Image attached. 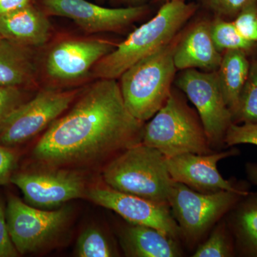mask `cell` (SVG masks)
I'll return each instance as SVG.
<instances>
[{
	"mask_svg": "<svg viewBox=\"0 0 257 257\" xmlns=\"http://www.w3.org/2000/svg\"><path fill=\"white\" fill-rule=\"evenodd\" d=\"M145 124L128 111L116 79H96L47 128L32 157L57 168L112 160L142 143Z\"/></svg>",
	"mask_w": 257,
	"mask_h": 257,
	"instance_id": "6da1fadb",
	"label": "cell"
},
{
	"mask_svg": "<svg viewBox=\"0 0 257 257\" xmlns=\"http://www.w3.org/2000/svg\"><path fill=\"white\" fill-rule=\"evenodd\" d=\"M197 3L172 1L162 5L155 16L130 33L114 50L94 65L96 79H117L144 57L170 43L199 10Z\"/></svg>",
	"mask_w": 257,
	"mask_h": 257,
	"instance_id": "7a4b0ae2",
	"label": "cell"
},
{
	"mask_svg": "<svg viewBox=\"0 0 257 257\" xmlns=\"http://www.w3.org/2000/svg\"><path fill=\"white\" fill-rule=\"evenodd\" d=\"M182 30L170 43L139 60L119 78L125 106L143 122L151 119L170 95L177 72L174 55Z\"/></svg>",
	"mask_w": 257,
	"mask_h": 257,
	"instance_id": "3957f363",
	"label": "cell"
},
{
	"mask_svg": "<svg viewBox=\"0 0 257 257\" xmlns=\"http://www.w3.org/2000/svg\"><path fill=\"white\" fill-rule=\"evenodd\" d=\"M102 177L106 185L115 190L165 204H169L175 182L169 173L166 157L143 143L126 149L109 161Z\"/></svg>",
	"mask_w": 257,
	"mask_h": 257,
	"instance_id": "277c9868",
	"label": "cell"
},
{
	"mask_svg": "<svg viewBox=\"0 0 257 257\" xmlns=\"http://www.w3.org/2000/svg\"><path fill=\"white\" fill-rule=\"evenodd\" d=\"M145 124L142 143L166 158L185 153L208 155L211 148L199 114L179 89L172 88L163 106Z\"/></svg>",
	"mask_w": 257,
	"mask_h": 257,
	"instance_id": "5b68a950",
	"label": "cell"
},
{
	"mask_svg": "<svg viewBox=\"0 0 257 257\" xmlns=\"http://www.w3.org/2000/svg\"><path fill=\"white\" fill-rule=\"evenodd\" d=\"M248 193L245 183L235 190L204 194L174 182L169 205L178 224L180 237L187 244H196Z\"/></svg>",
	"mask_w": 257,
	"mask_h": 257,
	"instance_id": "8992f818",
	"label": "cell"
},
{
	"mask_svg": "<svg viewBox=\"0 0 257 257\" xmlns=\"http://www.w3.org/2000/svg\"><path fill=\"white\" fill-rule=\"evenodd\" d=\"M72 212L68 207L42 209L10 194L6 219L10 236L20 254L38 252L57 241L67 229Z\"/></svg>",
	"mask_w": 257,
	"mask_h": 257,
	"instance_id": "52a82bcc",
	"label": "cell"
},
{
	"mask_svg": "<svg viewBox=\"0 0 257 257\" xmlns=\"http://www.w3.org/2000/svg\"><path fill=\"white\" fill-rule=\"evenodd\" d=\"M78 94L77 90L42 89L7 118L0 128V144L13 149L30 141L67 111Z\"/></svg>",
	"mask_w": 257,
	"mask_h": 257,
	"instance_id": "ba28073f",
	"label": "cell"
},
{
	"mask_svg": "<svg viewBox=\"0 0 257 257\" xmlns=\"http://www.w3.org/2000/svg\"><path fill=\"white\" fill-rule=\"evenodd\" d=\"M175 84L195 106L211 148L221 150L225 146L233 118L223 97L216 72L184 69L175 79Z\"/></svg>",
	"mask_w": 257,
	"mask_h": 257,
	"instance_id": "9c48e42d",
	"label": "cell"
},
{
	"mask_svg": "<svg viewBox=\"0 0 257 257\" xmlns=\"http://www.w3.org/2000/svg\"><path fill=\"white\" fill-rule=\"evenodd\" d=\"M10 183L21 190L27 204L48 210L58 209L72 199L86 197L87 190L82 175L57 167L14 173Z\"/></svg>",
	"mask_w": 257,
	"mask_h": 257,
	"instance_id": "30bf717a",
	"label": "cell"
},
{
	"mask_svg": "<svg viewBox=\"0 0 257 257\" xmlns=\"http://www.w3.org/2000/svg\"><path fill=\"white\" fill-rule=\"evenodd\" d=\"M116 45L99 38H67L55 42L45 57V73L58 84L84 78L94 65L110 53Z\"/></svg>",
	"mask_w": 257,
	"mask_h": 257,
	"instance_id": "8fae6325",
	"label": "cell"
},
{
	"mask_svg": "<svg viewBox=\"0 0 257 257\" xmlns=\"http://www.w3.org/2000/svg\"><path fill=\"white\" fill-rule=\"evenodd\" d=\"M42 10L48 16L70 19L84 32H120L148 15V5L106 8L86 0H41Z\"/></svg>",
	"mask_w": 257,
	"mask_h": 257,
	"instance_id": "7c38bea8",
	"label": "cell"
},
{
	"mask_svg": "<svg viewBox=\"0 0 257 257\" xmlns=\"http://www.w3.org/2000/svg\"><path fill=\"white\" fill-rule=\"evenodd\" d=\"M86 197L114 211L130 224L155 228L178 239L180 231L169 204L152 202L105 186L87 189Z\"/></svg>",
	"mask_w": 257,
	"mask_h": 257,
	"instance_id": "4fadbf2b",
	"label": "cell"
},
{
	"mask_svg": "<svg viewBox=\"0 0 257 257\" xmlns=\"http://www.w3.org/2000/svg\"><path fill=\"white\" fill-rule=\"evenodd\" d=\"M239 150L231 147L226 151L208 155L185 153L166 158L169 173L175 182L184 184L196 192L210 194L224 190H235L243 183L223 178L218 163L224 159L236 156Z\"/></svg>",
	"mask_w": 257,
	"mask_h": 257,
	"instance_id": "5bb4252c",
	"label": "cell"
},
{
	"mask_svg": "<svg viewBox=\"0 0 257 257\" xmlns=\"http://www.w3.org/2000/svg\"><path fill=\"white\" fill-rule=\"evenodd\" d=\"M221 59L222 54L216 50L211 37V19H199L183 29L174 55L177 70L199 69L216 72Z\"/></svg>",
	"mask_w": 257,
	"mask_h": 257,
	"instance_id": "9a60e30c",
	"label": "cell"
},
{
	"mask_svg": "<svg viewBox=\"0 0 257 257\" xmlns=\"http://www.w3.org/2000/svg\"><path fill=\"white\" fill-rule=\"evenodd\" d=\"M0 35L25 46H43L51 35L48 15L30 4L0 15Z\"/></svg>",
	"mask_w": 257,
	"mask_h": 257,
	"instance_id": "2e32d148",
	"label": "cell"
},
{
	"mask_svg": "<svg viewBox=\"0 0 257 257\" xmlns=\"http://www.w3.org/2000/svg\"><path fill=\"white\" fill-rule=\"evenodd\" d=\"M119 239L126 256H182L178 239L150 226L128 223L120 230Z\"/></svg>",
	"mask_w": 257,
	"mask_h": 257,
	"instance_id": "e0dca14e",
	"label": "cell"
},
{
	"mask_svg": "<svg viewBox=\"0 0 257 257\" xmlns=\"http://www.w3.org/2000/svg\"><path fill=\"white\" fill-rule=\"evenodd\" d=\"M37 74L33 47L8 39L0 40V86L27 87L35 83Z\"/></svg>",
	"mask_w": 257,
	"mask_h": 257,
	"instance_id": "ac0fdd59",
	"label": "cell"
},
{
	"mask_svg": "<svg viewBox=\"0 0 257 257\" xmlns=\"http://www.w3.org/2000/svg\"><path fill=\"white\" fill-rule=\"evenodd\" d=\"M236 255L257 257V193L244 196L226 215Z\"/></svg>",
	"mask_w": 257,
	"mask_h": 257,
	"instance_id": "d6986e66",
	"label": "cell"
},
{
	"mask_svg": "<svg viewBox=\"0 0 257 257\" xmlns=\"http://www.w3.org/2000/svg\"><path fill=\"white\" fill-rule=\"evenodd\" d=\"M250 61L251 57L242 51H226L222 54L220 65L216 71L223 97L232 118L247 79Z\"/></svg>",
	"mask_w": 257,
	"mask_h": 257,
	"instance_id": "ffe728a7",
	"label": "cell"
},
{
	"mask_svg": "<svg viewBox=\"0 0 257 257\" xmlns=\"http://www.w3.org/2000/svg\"><path fill=\"white\" fill-rule=\"evenodd\" d=\"M211 33L216 50L221 54L228 50H240L249 57L257 55V45L245 39L233 21L213 16Z\"/></svg>",
	"mask_w": 257,
	"mask_h": 257,
	"instance_id": "44dd1931",
	"label": "cell"
},
{
	"mask_svg": "<svg viewBox=\"0 0 257 257\" xmlns=\"http://www.w3.org/2000/svg\"><path fill=\"white\" fill-rule=\"evenodd\" d=\"M233 123H257V55L251 57L249 72L233 115Z\"/></svg>",
	"mask_w": 257,
	"mask_h": 257,
	"instance_id": "7402d4cb",
	"label": "cell"
},
{
	"mask_svg": "<svg viewBox=\"0 0 257 257\" xmlns=\"http://www.w3.org/2000/svg\"><path fill=\"white\" fill-rule=\"evenodd\" d=\"M236 256L234 239L225 219L213 229L207 240L199 243L192 256L231 257Z\"/></svg>",
	"mask_w": 257,
	"mask_h": 257,
	"instance_id": "603a6c76",
	"label": "cell"
},
{
	"mask_svg": "<svg viewBox=\"0 0 257 257\" xmlns=\"http://www.w3.org/2000/svg\"><path fill=\"white\" fill-rule=\"evenodd\" d=\"M75 254L79 257H111L118 256V252L102 231L89 226L79 235Z\"/></svg>",
	"mask_w": 257,
	"mask_h": 257,
	"instance_id": "cb8c5ba5",
	"label": "cell"
},
{
	"mask_svg": "<svg viewBox=\"0 0 257 257\" xmlns=\"http://www.w3.org/2000/svg\"><path fill=\"white\" fill-rule=\"evenodd\" d=\"M257 0H198L202 6L214 17L233 21L248 4Z\"/></svg>",
	"mask_w": 257,
	"mask_h": 257,
	"instance_id": "d4e9b609",
	"label": "cell"
},
{
	"mask_svg": "<svg viewBox=\"0 0 257 257\" xmlns=\"http://www.w3.org/2000/svg\"><path fill=\"white\" fill-rule=\"evenodd\" d=\"M233 23L245 39L257 45V1L246 5Z\"/></svg>",
	"mask_w": 257,
	"mask_h": 257,
	"instance_id": "484cf974",
	"label": "cell"
},
{
	"mask_svg": "<svg viewBox=\"0 0 257 257\" xmlns=\"http://www.w3.org/2000/svg\"><path fill=\"white\" fill-rule=\"evenodd\" d=\"M224 143L225 147L244 144L257 146V123H232L226 133Z\"/></svg>",
	"mask_w": 257,
	"mask_h": 257,
	"instance_id": "4316f807",
	"label": "cell"
},
{
	"mask_svg": "<svg viewBox=\"0 0 257 257\" xmlns=\"http://www.w3.org/2000/svg\"><path fill=\"white\" fill-rule=\"evenodd\" d=\"M25 101L22 88L0 86V128L10 114Z\"/></svg>",
	"mask_w": 257,
	"mask_h": 257,
	"instance_id": "83f0119b",
	"label": "cell"
},
{
	"mask_svg": "<svg viewBox=\"0 0 257 257\" xmlns=\"http://www.w3.org/2000/svg\"><path fill=\"white\" fill-rule=\"evenodd\" d=\"M20 253L10 236L6 219V206L0 197V257H17Z\"/></svg>",
	"mask_w": 257,
	"mask_h": 257,
	"instance_id": "f1b7e54d",
	"label": "cell"
},
{
	"mask_svg": "<svg viewBox=\"0 0 257 257\" xmlns=\"http://www.w3.org/2000/svg\"><path fill=\"white\" fill-rule=\"evenodd\" d=\"M18 165V156L13 148L0 144V187L10 183Z\"/></svg>",
	"mask_w": 257,
	"mask_h": 257,
	"instance_id": "f546056e",
	"label": "cell"
},
{
	"mask_svg": "<svg viewBox=\"0 0 257 257\" xmlns=\"http://www.w3.org/2000/svg\"><path fill=\"white\" fill-rule=\"evenodd\" d=\"M30 0H0V15L22 9L30 5Z\"/></svg>",
	"mask_w": 257,
	"mask_h": 257,
	"instance_id": "4dcf8cb0",
	"label": "cell"
},
{
	"mask_svg": "<svg viewBox=\"0 0 257 257\" xmlns=\"http://www.w3.org/2000/svg\"><path fill=\"white\" fill-rule=\"evenodd\" d=\"M245 172L250 183L257 188V163L247 162L245 165Z\"/></svg>",
	"mask_w": 257,
	"mask_h": 257,
	"instance_id": "1f68e13d",
	"label": "cell"
},
{
	"mask_svg": "<svg viewBox=\"0 0 257 257\" xmlns=\"http://www.w3.org/2000/svg\"><path fill=\"white\" fill-rule=\"evenodd\" d=\"M119 3H124V4H128L131 6H138V5H145V0H116Z\"/></svg>",
	"mask_w": 257,
	"mask_h": 257,
	"instance_id": "d6a6232c",
	"label": "cell"
},
{
	"mask_svg": "<svg viewBox=\"0 0 257 257\" xmlns=\"http://www.w3.org/2000/svg\"><path fill=\"white\" fill-rule=\"evenodd\" d=\"M172 1H184L187 2V0H152L154 3H156V4H160L163 5L166 3H169V2Z\"/></svg>",
	"mask_w": 257,
	"mask_h": 257,
	"instance_id": "836d02e7",
	"label": "cell"
},
{
	"mask_svg": "<svg viewBox=\"0 0 257 257\" xmlns=\"http://www.w3.org/2000/svg\"><path fill=\"white\" fill-rule=\"evenodd\" d=\"M2 38H3V37H2L1 35H0V40H1Z\"/></svg>",
	"mask_w": 257,
	"mask_h": 257,
	"instance_id": "e575fe53",
	"label": "cell"
}]
</instances>
